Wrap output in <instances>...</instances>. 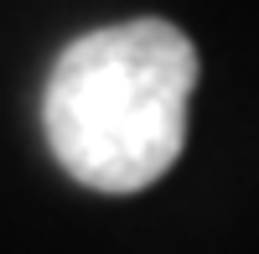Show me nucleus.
Masks as SVG:
<instances>
[{"instance_id": "1", "label": "nucleus", "mask_w": 259, "mask_h": 254, "mask_svg": "<svg viewBox=\"0 0 259 254\" xmlns=\"http://www.w3.org/2000/svg\"><path fill=\"white\" fill-rule=\"evenodd\" d=\"M197 52L171 21H119L78 36L52 62L41 130L73 182L145 192L187 145Z\"/></svg>"}]
</instances>
